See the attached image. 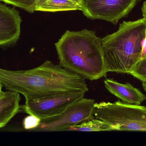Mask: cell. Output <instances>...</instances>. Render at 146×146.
Here are the masks:
<instances>
[{
  "mask_svg": "<svg viewBox=\"0 0 146 146\" xmlns=\"http://www.w3.org/2000/svg\"><path fill=\"white\" fill-rule=\"evenodd\" d=\"M94 115L108 125L110 131L146 132V106L120 100L95 103Z\"/></svg>",
  "mask_w": 146,
  "mask_h": 146,
  "instance_id": "4",
  "label": "cell"
},
{
  "mask_svg": "<svg viewBox=\"0 0 146 146\" xmlns=\"http://www.w3.org/2000/svg\"><path fill=\"white\" fill-rule=\"evenodd\" d=\"M82 10V6L74 0H37L35 11L46 12Z\"/></svg>",
  "mask_w": 146,
  "mask_h": 146,
  "instance_id": "11",
  "label": "cell"
},
{
  "mask_svg": "<svg viewBox=\"0 0 146 146\" xmlns=\"http://www.w3.org/2000/svg\"><path fill=\"white\" fill-rule=\"evenodd\" d=\"M22 22L19 12L0 3V47L16 44L21 35Z\"/></svg>",
  "mask_w": 146,
  "mask_h": 146,
  "instance_id": "8",
  "label": "cell"
},
{
  "mask_svg": "<svg viewBox=\"0 0 146 146\" xmlns=\"http://www.w3.org/2000/svg\"><path fill=\"white\" fill-rule=\"evenodd\" d=\"M141 11L143 18L146 21V1L143 3V6L141 8Z\"/></svg>",
  "mask_w": 146,
  "mask_h": 146,
  "instance_id": "17",
  "label": "cell"
},
{
  "mask_svg": "<svg viewBox=\"0 0 146 146\" xmlns=\"http://www.w3.org/2000/svg\"><path fill=\"white\" fill-rule=\"evenodd\" d=\"M129 75L143 83H146V59L140 60Z\"/></svg>",
  "mask_w": 146,
  "mask_h": 146,
  "instance_id": "14",
  "label": "cell"
},
{
  "mask_svg": "<svg viewBox=\"0 0 146 146\" xmlns=\"http://www.w3.org/2000/svg\"><path fill=\"white\" fill-rule=\"evenodd\" d=\"M139 0H83L82 10L92 19H100L116 25L127 16Z\"/></svg>",
  "mask_w": 146,
  "mask_h": 146,
  "instance_id": "7",
  "label": "cell"
},
{
  "mask_svg": "<svg viewBox=\"0 0 146 146\" xmlns=\"http://www.w3.org/2000/svg\"><path fill=\"white\" fill-rule=\"evenodd\" d=\"M0 83L7 90L22 94L25 101L65 93L88 91L85 78L48 60L28 70L0 68Z\"/></svg>",
  "mask_w": 146,
  "mask_h": 146,
  "instance_id": "1",
  "label": "cell"
},
{
  "mask_svg": "<svg viewBox=\"0 0 146 146\" xmlns=\"http://www.w3.org/2000/svg\"><path fill=\"white\" fill-rule=\"evenodd\" d=\"M144 59H146V30L145 37L142 44V51H141V60Z\"/></svg>",
  "mask_w": 146,
  "mask_h": 146,
  "instance_id": "16",
  "label": "cell"
},
{
  "mask_svg": "<svg viewBox=\"0 0 146 146\" xmlns=\"http://www.w3.org/2000/svg\"><path fill=\"white\" fill-rule=\"evenodd\" d=\"M106 89L123 103L140 105L146 100V95L130 83L122 84L111 79L104 81Z\"/></svg>",
  "mask_w": 146,
  "mask_h": 146,
  "instance_id": "9",
  "label": "cell"
},
{
  "mask_svg": "<svg viewBox=\"0 0 146 146\" xmlns=\"http://www.w3.org/2000/svg\"><path fill=\"white\" fill-rule=\"evenodd\" d=\"M84 92H70L25 101L21 109L41 120L58 115L74 103L84 97Z\"/></svg>",
  "mask_w": 146,
  "mask_h": 146,
  "instance_id": "6",
  "label": "cell"
},
{
  "mask_svg": "<svg viewBox=\"0 0 146 146\" xmlns=\"http://www.w3.org/2000/svg\"><path fill=\"white\" fill-rule=\"evenodd\" d=\"M20 93L13 91L4 92L0 98V129L5 127L20 111Z\"/></svg>",
  "mask_w": 146,
  "mask_h": 146,
  "instance_id": "10",
  "label": "cell"
},
{
  "mask_svg": "<svg viewBox=\"0 0 146 146\" xmlns=\"http://www.w3.org/2000/svg\"><path fill=\"white\" fill-rule=\"evenodd\" d=\"M74 1H75L76 2L78 3L79 4H80L81 5V3H82V1H83V0H74Z\"/></svg>",
  "mask_w": 146,
  "mask_h": 146,
  "instance_id": "20",
  "label": "cell"
},
{
  "mask_svg": "<svg viewBox=\"0 0 146 146\" xmlns=\"http://www.w3.org/2000/svg\"><path fill=\"white\" fill-rule=\"evenodd\" d=\"M67 131H78L83 132L110 131L108 125L99 119L94 118L82 123L68 129Z\"/></svg>",
  "mask_w": 146,
  "mask_h": 146,
  "instance_id": "12",
  "label": "cell"
},
{
  "mask_svg": "<svg viewBox=\"0 0 146 146\" xmlns=\"http://www.w3.org/2000/svg\"><path fill=\"white\" fill-rule=\"evenodd\" d=\"M60 65L91 81L106 77L101 39L94 31H66L55 44Z\"/></svg>",
  "mask_w": 146,
  "mask_h": 146,
  "instance_id": "2",
  "label": "cell"
},
{
  "mask_svg": "<svg viewBox=\"0 0 146 146\" xmlns=\"http://www.w3.org/2000/svg\"><path fill=\"white\" fill-rule=\"evenodd\" d=\"M3 85L1 83H0V98L3 96L4 92L2 91Z\"/></svg>",
  "mask_w": 146,
  "mask_h": 146,
  "instance_id": "18",
  "label": "cell"
},
{
  "mask_svg": "<svg viewBox=\"0 0 146 146\" xmlns=\"http://www.w3.org/2000/svg\"><path fill=\"white\" fill-rule=\"evenodd\" d=\"M146 21H123L118 30L102 40L107 72L129 74L141 60L145 37Z\"/></svg>",
  "mask_w": 146,
  "mask_h": 146,
  "instance_id": "3",
  "label": "cell"
},
{
  "mask_svg": "<svg viewBox=\"0 0 146 146\" xmlns=\"http://www.w3.org/2000/svg\"><path fill=\"white\" fill-rule=\"evenodd\" d=\"M95 103L94 99L82 98L69 106L61 114L41 120L38 127L33 131H67L71 127L94 118Z\"/></svg>",
  "mask_w": 146,
  "mask_h": 146,
  "instance_id": "5",
  "label": "cell"
},
{
  "mask_svg": "<svg viewBox=\"0 0 146 146\" xmlns=\"http://www.w3.org/2000/svg\"><path fill=\"white\" fill-rule=\"evenodd\" d=\"M37 0H0L6 4L24 9L30 13L35 11V4Z\"/></svg>",
  "mask_w": 146,
  "mask_h": 146,
  "instance_id": "13",
  "label": "cell"
},
{
  "mask_svg": "<svg viewBox=\"0 0 146 146\" xmlns=\"http://www.w3.org/2000/svg\"><path fill=\"white\" fill-rule=\"evenodd\" d=\"M142 87H143V89L145 90L146 93V83H142Z\"/></svg>",
  "mask_w": 146,
  "mask_h": 146,
  "instance_id": "19",
  "label": "cell"
},
{
  "mask_svg": "<svg viewBox=\"0 0 146 146\" xmlns=\"http://www.w3.org/2000/svg\"><path fill=\"white\" fill-rule=\"evenodd\" d=\"M40 122L41 120L39 118L34 116L29 115L24 119L23 127L25 129L33 131L38 127Z\"/></svg>",
  "mask_w": 146,
  "mask_h": 146,
  "instance_id": "15",
  "label": "cell"
}]
</instances>
